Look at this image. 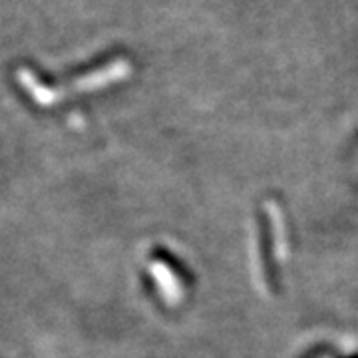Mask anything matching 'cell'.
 Wrapping results in <instances>:
<instances>
[]
</instances>
